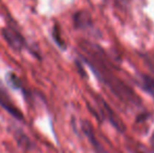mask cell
Segmentation results:
<instances>
[{"label": "cell", "instance_id": "cell-1", "mask_svg": "<svg viewBox=\"0 0 154 153\" xmlns=\"http://www.w3.org/2000/svg\"><path fill=\"white\" fill-rule=\"evenodd\" d=\"M1 34L4 40L8 42V44L15 50L20 51L26 47V41H25L24 37L17 29L11 26H6L1 29Z\"/></svg>", "mask_w": 154, "mask_h": 153}, {"label": "cell", "instance_id": "cell-2", "mask_svg": "<svg viewBox=\"0 0 154 153\" xmlns=\"http://www.w3.org/2000/svg\"><path fill=\"white\" fill-rule=\"evenodd\" d=\"M0 106L8 111V113H10L12 116H14L15 118H17L18 121H23L24 116H23L22 112L20 111V109L14 104L13 100L11 99L10 94H8V90L4 88V86L2 85V83L0 82Z\"/></svg>", "mask_w": 154, "mask_h": 153}, {"label": "cell", "instance_id": "cell-3", "mask_svg": "<svg viewBox=\"0 0 154 153\" xmlns=\"http://www.w3.org/2000/svg\"><path fill=\"white\" fill-rule=\"evenodd\" d=\"M73 25L77 29H88L92 27L90 15L85 11H79L73 15Z\"/></svg>", "mask_w": 154, "mask_h": 153}, {"label": "cell", "instance_id": "cell-4", "mask_svg": "<svg viewBox=\"0 0 154 153\" xmlns=\"http://www.w3.org/2000/svg\"><path fill=\"white\" fill-rule=\"evenodd\" d=\"M140 86L145 90L146 92L150 93L154 96V79L146 75H140V80H138Z\"/></svg>", "mask_w": 154, "mask_h": 153}, {"label": "cell", "instance_id": "cell-5", "mask_svg": "<svg viewBox=\"0 0 154 153\" xmlns=\"http://www.w3.org/2000/svg\"><path fill=\"white\" fill-rule=\"evenodd\" d=\"M15 139H16L17 143H18V145L20 146V147L24 148V149H26V150H29L32 148V142L29 141V137L23 132H21V131H19V130L16 131V133H15Z\"/></svg>", "mask_w": 154, "mask_h": 153}, {"label": "cell", "instance_id": "cell-6", "mask_svg": "<svg viewBox=\"0 0 154 153\" xmlns=\"http://www.w3.org/2000/svg\"><path fill=\"white\" fill-rule=\"evenodd\" d=\"M6 82L8 84L14 89H21L22 88V84L19 78L14 74V72H8L6 74Z\"/></svg>", "mask_w": 154, "mask_h": 153}, {"label": "cell", "instance_id": "cell-7", "mask_svg": "<svg viewBox=\"0 0 154 153\" xmlns=\"http://www.w3.org/2000/svg\"><path fill=\"white\" fill-rule=\"evenodd\" d=\"M51 35H53L54 41L57 43V45L60 47V48H62V49L66 48V45H65V42L63 41V39L61 37V33H60V29H59V27H58V25H55V26H54Z\"/></svg>", "mask_w": 154, "mask_h": 153}, {"label": "cell", "instance_id": "cell-8", "mask_svg": "<svg viewBox=\"0 0 154 153\" xmlns=\"http://www.w3.org/2000/svg\"><path fill=\"white\" fill-rule=\"evenodd\" d=\"M151 142H152V146H153V148H154V134H153V136H152V139H151Z\"/></svg>", "mask_w": 154, "mask_h": 153}]
</instances>
